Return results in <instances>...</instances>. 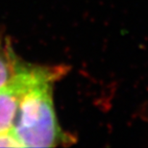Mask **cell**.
I'll list each match as a JSON object with an SVG mask.
<instances>
[{"label":"cell","instance_id":"1","mask_svg":"<svg viewBox=\"0 0 148 148\" xmlns=\"http://www.w3.org/2000/svg\"><path fill=\"white\" fill-rule=\"evenodd\" d=\"M67 71L66 66H46L20 100L11 132L22 147H56L71 143L62 130L53 103V85Z\"/></svg>","mask_w":148,"mask_h":148},{"label":"cell","instance_id":"2","mask_svg":"<svg viewBox=\"0 0 148 148\" xmlns=\"http://www.w3.org/2000/svg\"><path fill=\"white\" fill-rule=\"evenodd\" d=\"M44 67L24 63L13 81L0 88V133L11 131L23 93Z\"/></svg>","mask_w":148,"mask_h":148},{"label":"cell","instance_id":"3","mask_svg":"<svg viewBox=\"0 0 148 148\" xmlns=\"http://www.w3.org/2000/svg\"><path fill=\"white\" fill-rule=\"evenodd\" d=\"M24 64L18 58L8 38H0V88L14 80Z\"/></svg>","mask_w":148,"mask_h":148},{"label":"cell","instance_id":"4","mask_svg":"<svg viewBox=\"0 0 148 148\" xmlns=\"http://www.w3.org/2000/svg\"><path fill=\"white\" fill-rule=\"evenodd\" d=\"M0 147H22L21 143L11 131L0 133Z\"/></svg>","mask_w":148,"mask_h":148}]
</instances>
